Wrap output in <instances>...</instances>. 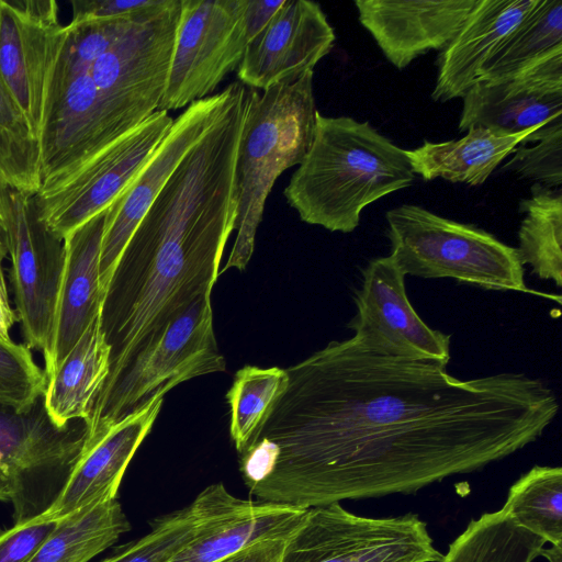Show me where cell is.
<instances>
[{
  "label": "cell",
  "mask_w": 562,
  "mask_h": 562,
  "mask_svg": "<svg viewBox=\"0 0 562 562\" xmlns=\"http://www.w3.org/2000/svg\"><path fill=\"white\" fill-rule=\"evenodd\" d=\"M446 368L379 356L352 337L290 366L285 391L239 452L250 495L308 509L415 493L517 452L559 412L541 379L461 380Z\"/></svg>",
  "instance_id": "obj_1"
},
{
  "label": "cell",
  "mask_w": 562,
  "mask_h": 562,
  "mask_svg": "<svg viewBox=\"0 0 562 562\" xmlns=\"http://www.w3.org/2000/svg\"><path fill=\"white\" fill-rule=\"evenodd\" d=\"M246 105L247 88L235 81L221 114L173 170L124 247L102 303L111 355L98 397L171 319L211 295L236 227V162Z\"/></svg>",
  "instance_id": "obj_2"
},
{
  "label": "cell",
  "mask_w": 562,
  "mask_h": 562,
  "mask_svg": "<svg viewBox=\"0 0 562 562\" xmlns=\"http://www.w3.org/2000/svg\"><path fill=\"white\" fill-rule=\"evenodd\" d=\"M181 0L131 16L71 20L48 70L41 187L52 193L159 110Z\"/></svg>",
  "instance_id": "obj_3"
},
{
  "label": "cell",
  "mask_w": 562,
  "mask_h": 562,
  "mask_svg": "<svg viewBox=\"0 0 562 562\" xmlns=\"http://www.w3.org/2000/svg\"><path fill=\"white\" fill-rule=\"evenodd\" d=\"M415 178L405 149L369 122L317 112L311 148L283 195L304 223L351 233L366 206Z\"/></svg>",
  "instance_id": "obj_4"
},
{
  "label": "cell",
  "mask_w": 562,
  "mask_h": 562,
  "mask_svg": "<svg viewBox=\"0 0 562 562\" xmlns=\"http://www.w3.org/2000/svg\"><path fill=\"white\" fill-rule=\"evenodd\" d=\"M317 109L313 71L261 92L247 88L236 180V237L224 268L245 270L251 259L266 200L279 176L299 166L313 143Z\"/></svg>",
  "instance_id": "obj_5"
},
{
  "label": "cell",
  "mask_w": 562,
  "mask_h": 562,
  "mask_svg": "<svg viewBox=\"0 0 562 562\" xmlns=\"http://www.w3.org/2000/svg\"><path fill=\"white\" fill-rule=\"evenodd\" d=\"M390 257L404 276L451 278L485 290L532 292L517 248L474 225L403 204L386 212Z\"/></svg>",
  "instance_id": "obj_6"
},
{
  "label": "cell",
  "mask_w": 562,
  "mask_h": 562,
  "mask_svg": "<svg viewBox=\"0 0 562 562\" xmlns=\"http://www.w3.org/2000/svg\"><path fill=\"white\" fill-rule=\"evenodd\" d=\"M225 370L214 334L211 295H202L148 340L112 387L97 398L86 426L85 446L154 395Z\"/></svg>",
  "instance_id": "obj_7"
},
{
  "label": "cell",
  "mask_w": 562,
  "mask_h": 562,
  "mask_svg": "<svg viewBox=\"0 0 562 562\" xmlns=\"http://www.w3.org/2000/svg\"><path fill=\"white\" fill-rule=\"evenodd\" d=\"M441 558L417 515L363 517L333 503L306 510L285 540L280 562H439Z\"/></svg>",
  "instance_id": "obj_8"
},
{
  "label": "cell",
  "mask_w": 562,
  "mask_h": 562,
  "mask_svg": "<svg viewBox=\"0 0 562 562\" xmlns=\"http://www.w3.org/2000/svg\"><path fill=\"white\" fill-rule=\"evenodd\" d=\"M247 0H181L159 110L175 111L213 94L237 70L250 36Z\"/></svg>",
  "instance_id": "obj_9"
},
{
  "label": "cell",
  "mask_w": 562,
  "mask_h": 562,
  "mask_svg": "<svg viewBox=\"0 0 562 562\" xmlns=\"http://www.w3.org/2000/svg\"><path fill=\"white\" fill-rule=\"evenodd\" d=\"M86 441V425L59 429L43 400L29 412L0 404V452L12 470L14 524L43 516L61 494Z\"/></svg>",
  "instance_id": "obj_10"
},
{
  "label": "cell",
  "mask_w": 562,
  "mask_h": 562,
  "mask_svg": "<svg viewBox=\"0 0 562 562\" xmlns=\"http://www.w3.org/2000/svg\"><path fill=\"white\" fill-rule=\"evenodd\" d=\"M355 290L356 314L347 324L352 338L366 350L390 358L450 361V335L430 328L411 304L405 276L390 257L371 259L361 269Z\"/></svg>",
  "instance_id": "obj_11"
},
{
  "label": "cell",
  "mask_w": 562,
  "mask_h": 562,
  "mask_svg": "<svg viewBox=\"0 0 562 562\" xmlns=\"http://www.w3.org/2000/svg\"><path fill=\"white\" fill-rule=\"evenodd\" d=\"M173 119L158 110L68 182L34 195L40 218L59 239L106 210L127 188L168 133Z\"/></svg>",
  "instance_id": "obj_12"
},
{
  "label": "cell",
  "mask_w": 562,
  "mask_h": 562,
  "mask_svg": "<svg viewBox=\"0 0 562 562\" xmlns=\"http://www.w3.org/2000/svg\"><path fill=\"white\" fill-rule=\"evenodd\" d=\"M5 247L18 321L25 345L42 352L47 347L64 266V241L40 218L33 194L13 190Z\"/></svg>",
  "instance_id": "obj_13"
},
{
  "label": "cell",
  "mask_w": 562,
  "mask_h": 562,
  "mask_svg": "<svg viewBox=\"0 0 562 562\" xmlns=\"http://www.w3.org/2000/svg\"><path fill=\"white\" fill-rule=\"evenodd\" d=\"M233 89L234 82L191 103L173 119L150 158L106 209L100 252V284L104 294L134 229L177 166L221 114Z\"/></svg>",
  "instance_id": "obj_14"
},
{
  "label": "cell",
  "mask_w": 562,
  "mask_h": 562,
  "mask_svg": "<svg viewBox=\"0 0 562 562\" xmlns=\"http://www.w3.org/2000/svg\"><path fill=\"white\" fill-rule=\"evenodd\" d=\"M462 98L460 132L477 126L499 136L533 132L536 143L561 132L562 50L509 79L477 81Z\"/></svg>",
  "instance_id": "obj_15"
},
{
  "label": "cell",
  "mask_w": 562,
  "mask_h": 562,
  "mask_svg": "<svg viewBox=\"0 0 562 562\" xmlns=\"http://www.w3.org/2000/svg\"><path fill=\"white\" fill-rule=\"evenodd\" d=\"M63 30L54 0H0V82L37 138Z\"/></svg>",
  "instance_id": "obj_16"
},
{
  "label": "cell",
  "mask_w": 562,
  "mask_h": 562,
  "mask_svg": "<svg viewBox=\"0 0 562 562\" xmlns=\"http://www.w3.org/2000/svg\"><path fill=\"white\" fill-rule=\"evenodd\" d=\"M336 35L317 2L284 0L249 42L237 68L239 82L263 91L313 71L334 47Z\"/></svg>",
  "instance_id": "obj_17"
},
{
  "label": "cell",
  "mask_w": 562,
  "mask_h": 562,
  "mask_svg": "<svg viewBox=\"0 0 562 562\" xmlns=\"http://www.w3.org/2000/svg\"><path fill=\"white\" fill-rule=\"evenodd\" d=\"M106 210L64 238V266L54 317L44 350L47 379L101 312L100 252Z\"/></svg>",
  "instance_id": "obj_18"
},
{
  "label": "cell",
  "mask_w": 562,
  "mask_h": 562,
  "mask_svg": "<svg viewBox=\"0 0 562 562\" xmlns=\"http://www.w3.org/2000/svg\"><path fill=\"white\" fill-rule=\"evenodd\" d=\"M477 0H357L359 21L398 69L453 40Z\"/></svg>",
  "instance_id": "obj_19"
},
{
  "label": "cell",
  "mask_w": 562,
  "mask_h": 562,
  "mask_svg": "<svg viewBox=\"0 0 562 562\" xmlns=\"http://www.w3.org/2000/svg\"><path fill=\"white\" fill-rule=\"evenodd\" d=\"M160 392L83 446L66 486L43 518L60 519L89 505L116 498L123 475L151 430L164 404Z\"/></svg>",
  "instance_id": "obj_20"
},
{
  "label": "cell",
  "mask_w": 562,
  "mask_h": 562,
  "mask_svg": "<svg viewBox=\"0 0 562 562\" xmlns=\"http://www.w3.org/2000/svg\"><path fill=\"white\" fill-rule=\"evenodd\" d=\"M537 0H477L453 40L438 56L431 98H462L476 83L495 50L518 26Z\"/></svg>",
  "instance_id": "obj_21"
},
{
  "label": "cell",
  "mask_w": 562,
  "mask_h": 562,
  "mask_svg": "<svg viewBox=\"0 0 562 562\" xmlns=\"http://www.w3.org/2000/svg\"><path fill=\"white\" fill-rule=\"evenodd\" d=\"M110 355L100 312L47 379L42 400L55 427L64 429L75 420L89 424L95 400L109 375Z\"/></svg>",
  "instance_id": "obj_22"
},
{
  "label": "cell",
  "mask_w": 562,
  "mask_h": 562,
  "mask_svg": "<svg viewBox=\"0 0 562 562\" xmlns=\"http://www.w3.org/2000/svg\"><path fill=\"white\" fill-rule=\"evenodd\" d=\"M536 143L533 132L499 136L484 127H472L460 139L431 143L405 149L412 170L425 181L442 178L450 182L479 186L519 145Z\"/></svg>",
  "instance_id": "obj_23"
},
{
  "label": "cell",
  "mask_w": 562,
  "mask_h": 562,
  "mask_svg": "<svg viewBox=\"0 0 562 562\" xmlns=\"http://www.w3.org/2000/svg\"><path fill=\"white\" fill-rule=\"evenodd\" d=\"M306 510L245 499L238 509L195 537L169 562H216L262 541L288 539L303 520Z\"/></svg>",
  "instance_id": "obj_24"
},
{
  "label": "cell",
  "mask_w": 562,
  "mask_h": 562,
  "mask_svg": "<svg viewBox=\"0 0 562 562\" xmlns=\"http://www.w3.org/2000/svg\"><path fill=\"white\" fill-rule=\"evenodd\" d=\"M245 499L222 483L204 488L187 507L156 519L150 531L101 562H169L195 537L238 509Z\"/></svg>",
  "instance_id": "obj_25"
},
{
  "label": "cell",
  "mask_w": 562,
  "mask_h": 562,
  "mask_svg": "<svg viewBox=\"0 0 562 562\" xmlns=\"http://www.w3.org/2000/svg\"><path fill=\"white\" fill-rule=\"evenodd\" d=\"M130 528L116 498L89 505L58 519L30 562H89Z\"/></svg>",
  "instance_id": "obj_26"
},
{
  "label": "cell",
  "mask_w": 562,
  "mask_h": 562,
  "mask_svg": "<svg viewBox=\"0 0 562 562\" xmlns=\"http://www.w3.org/2000/svg\"><path fill=\"white\" fill-rule=\"evenodd\" d=\"M557 50H562V0H537L491 56L479 81L509 79Z\"/></svg>",
  "instance_id": "obj_27"
},
{
  "label": "cell",
  "mask_w": 562,
  "mask_h": 562,
  "mask_svg": "<svg viewBox=\"0 0 562 562\" xmlns=\"http://www.w3.org/2000/svg\"><path fill=\"white\" fill-rule=\"evenodd\" d=\"M525 214L518 232L517 248L522 265L531 273L562 285V193L540 183L531 187L530 196L521 200Z\"/></svg>",
  "instance_id": "obj_28"
},
{
  "label": "cell",
  "mask_w": 562,
  "mask_h": 562,
  "mask_svg": "<svg viewBox=\"0 0 562 562\" xmlns=\"http://www.w3.org/2000/svg\"><path fill=\"white\" fill-rule=\"evenodd\" d=\"M544 543L498 509L472 519L439 562H532Z\"/></svg>",
  "instance_id": "obj_29"
},
{
  "label": "cell",
  "mask_w": 562,
  "mask_h": 562,
  "mask_svg": "<svg viewBox=\"0 0 562 562\" xmlns=\"http://www.w3.org/2000/svg\"><path fill=\"white\" fill-rule=\"evenodd\" d=\"M520 527L562 544V469L535 465L510 487L501 508Z\"/></svg>",
  "instance_id": "obj_30"
},
{
  "label": "cell",
  "mask_w": 562,
  "mask_h": 562,
  "mask_svg": "<svg viewBox=\"0 0 562 562\" xmlns=\"http://www.w3.org/2000/svg\"><path fill=\"white\" fill-rule=\"evenodd\" d=\"M288 382L285 369L278 367L245 366L236 372L226 400L231 414L229 434L238 453L270 415Z\"/></svg>",
  "instance_id": "obj_31"
},
{
  "label": "cell",
  "mask_w": 562,
  "mask_h": 562,
  "mask_svg": "<svg viewBox=\"0 0 562 562\" xmlns=\"http://www.w3.org/2000/svg\"><path fill=\"white\" fill-rule=\"evenodd\" d=\"M0 166L11 189L33 195L38 192L40 140L1 82Z\"/></svg>",
  "instance_id": "obj_32"
},
{
  "label": "cell",
  "mask_w": 562,
  "mask_h": 562,
  "mask_svg": "<svg viewBox=\"0 0 562 562\" xmlns=\"http://www.w3.org/2000/svg\"><path fill=\"white\" fill-rule=\"evenodd\" d=\"M46 384L45 370L25 344L0 340V404L26 413L42 400Z\"/></svg>",
  "instance_id": "obj_33"
},
{
  "label": "cell",
  "mask_w": 562,
  "mask_h": 562,
  "mask_svg": "<svg viewBox=\"0 0 562 562\" xmlns=\"http://www.w3.org/2000/svg\"><path fill=\"white\" fill-rule=\"evenodd\" d=\"M504 171H514L536 180L547 188L562 184V131L536 143L532 147L518 146Z\"/></svg>",
  "instance_id": "obj_34"
},
{
  "label": "cell",
  "mask_w": 562,
  "mask_h": 562,
  "mask_svg": "<svg viewBox=\"0 0 562 562\" xmlns=\"http://www.w3.org/2000/svg\"><path fill=\"white\" fill-rule=\"evenodd\" d=\"M58 519L34 518L0 533V562H30L55 529Z\"/></svg>",
  "instance_id": "obj_35"
},
{
  "label": "cell",
  "mask_w": 562,
  "mask_h": 562,
  "mask_svg": "<svg viewBox=\"0 0 562 562\" xmlns=\"http://www.w3.org/2000/svg\"><path fill=\"white\" fill-rule=\"evenodd\" d=\"M159 0H71L72 20L120 18L139 14Z\"/></svg>",
  "instance_id": "obj_36"
},
{
  "label": "cell",
  "mask_w": 562,
  "mask_h": 562,
  "mask_svg": "<svg viewBox=\"0 0 562 562\" xmlns=\"http://www.w3.org/2000/svg\"><path fill=\"white\" fill-rule=\"evenodd\" d=\"M285 540L262 541L216 562H280Z\"/></svg>",
  "instance_id": "obj_37"
},
{
  "label": "cell",
  "mask_w": 562,
  "mask_h": 562,
  "mask_svg": "<svg viewBox=\"0 0 562 562\" xmlns=\"http://www.w3.org/2000/svg\"><path fill=\"white\" fill-rule=\"evenodd\" d=\"M7 257V247L0 243V340L11 342L13 340L10 337V330L18 321V316L9 300L8 284L3 269V261Z\"/></svg>",
  "instance_id": "obj_38"
},
{
  "label": "cell",
  "mask_w": 562,
  "mask_h": 562,
  "mask_svg": "<svg viewBox=\"0 0 562 562\" xmlns=\"http://www.w3.org/2000/svg\"><path fill=\"white\" fill-rule=\"evenodd\" d=\"M11 187L0 166V243L5 246L7 223L10 211Z\"/></svg>",
  "instance_id": "obj_39"
},
{
  "label": "cell",
  "mask_w": 562,
  "mask_h": 562,
  "mask_svg": "<svg viewBox=\"0 0 562 562\" xmlns=\"http://www.w3.org/2000/svg\"><path fill=\"white\" fill-rule=\"evenodd\" d=\"M15 495V481L9 468H0V501L11 502Z\"/></svg>",
  "instance_id": "obj_40"
},
{
  "label": "cell",
  "mask_w": 562,
  "mask_h": 562,
  "mask_svg": "<svg viewBox=\"0 0 562 562\" xmlns=\"http://www.w3.org/2000/svg\"><path fill=\"white\" fill-rule=\"evenodd\" d=\"M540 555L549 562H562V544H552L550 548H543Z\"/></svg>",
  "instance_id": "obj_41"
}]
</instances>
